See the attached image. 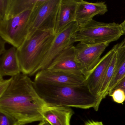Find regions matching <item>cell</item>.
I'll return each instance as SVG.
<instances>
[{
	"label": "cell",
	"mask_w": 125,
	"mask_h": 125,
	"mask_svg": "<svg viewBox=\"0 0 125 125\" xmlns=\"http://www.w3.org/2000/svg\"><path fill=\"white\" fill-rule=\"evenodd\" d=\"M21 73L17 50L13 47L1 55L0 61V77L5 76L12 77Z\"/></svg>",
	"instance_id": "cell-15"
},
{
	"label": "cell",
	"mask_w": 125,
	"mask_h": 125,
	"mask_svg": "<svg viewBox=\"0 0 125 125\" xmlns=\"http://www.w3.org/2000/svg\"><path fill=\"white\" fill-rule=\"evenodd\" d=\"M85 125H104L103 123L99 121H88L85 123Z\"/></svg>",
	"instance_id": "cell-25"
},
{
	"label": "cell",
	"mask_w": 125,
	"mask_h": 125,
	"mask_svg": "<svg viewBox=\"0 0 125 125\" xmlns=\"http://www.w3.org/2000/svg\"><path fill=\"white\" fill-rule=\"evenodd\" d=\"M0 125H24V124L15 117L0 110Z\"/></svg>",
	"instance_id": "cell-19"
},
{
	"label": "cell",
	"mask_w": 125,
	"mask_h": 125,
	"mask_svg": "<svg viewBox=\"0 0 125 125\" xmlns=\"http://www.w3.org/2000/svg\"><path fill=\"white\" fill-rule=\"evenodd\" d=\"M74 112L70 107L46 105L42 114L44 120L51 125H71V118Z\"/></svg>",
	"instance_id": "cell-14"
},
{
	"label": "cell",
	"mask_w": 125,
	"mask_h": 125,
	"mask_svg": "<svg viewBox=\"0 0 125 125\" xmlns=\"http://www.w3.org/2000/svg\"><path fill=\"white\" fill-rule=\"evenodd\" d=\"M34 82L57 85L78 86L85 84L86 78L83 76L44 69L37 72Z\"/></svg>",
	"instance_id": "cell-10"
},
{
	"label": "cell",
	"mask_w": 125,
	"mask_h": 125,
	"mask_svg": "<svg viewBox=\"0 0 125 125\" xmlns=\"http://www.w3.org/2000/svg\"><path fill=\"white\" fill-rule=\"evenodd\" d=\"M13 77L8 79H4L0 77V96L2 95L8 89L12 81Z\"/></svg>",
	"instance_id": "cell-21"
},
{
	"label": "cell",
	"mask_w": 125,
	"mask_h": 125,
	"mask_svg": "<svg viewBox=\"0 0 125 125\" xmlns=\"http://www.w3.org/2000/svg\"><path fill=\"white\" fill-rule=\"evenodd\" d=\"M116 46L108 52L101 58L95 68L86 78L87 85L94 95L99 96V93L107 69L115 53Z\"/></svg>",
	"instance_id": "cell-11"
},
{
	"label": "cell",
	"mask_w": 125,
	"mask_h": 125,
	"mask_svg": "<svg viewBox=\"0 0 125 125\" xmlns=\"http://www.w3.org/2000/svg\"><path fill=\"white\" fill-rule=\"evenodd\" d=\"M79 26L76 21L69 25L61 32L56 34L45 58L34 73L46 69L66 48L74 43L72 36L77 30Z\"/></svg>",
	"instance_id": "cell-8"
},
{
	"label": "cell",
	"mask_w": 125,
	"mask_h": 125,
	"mask_svg": "<svg viewBox=\"0 0 125 125\" xmlns=\"http://www.w3.org/2000/svg\"><path fill=\"white\" fill-rule=\"evenodd\" d=\"M61 0H38L32 11L29 21L27 39L36 31L41 30H54L58 11Z\"/></svg>",
	"instance_id": "cell-5"
},
{
	"label": "cell",
	"mask_w": 125,
	"mask_h": 125,
	"mask_svg": "<svg viewBox=\"0 0 125 125\" xmlns=\"http://www.w3.org/2000/svg\"><path fill=\"white\" fill-rule=\"evenodd\" d=\"M78 0H61L55 23V32H61L69 25L75 21Z\"/></svg>",
	"instance_id": "cell-13"
},
{
	"label": "cell",
	"mask_w": 125,
	"mask_h": 125,
	"mask_svg": "<svg viewBox=\"0 0 125 125\" xmlns=\"http://www.w3.org/2000/svg\"><path fill=\"white\" fill-rule=\"evenodd\" d=\"M124 34L120 24L99 22L93 19L84 25L79 26L72 39L74 43L109 44L117 41Z\"/></svg>",
	"instance_id": "cell-4"
},
{
	"label": "cell",
	"mask_w": 125,
	"mask_h": 125,
	"mask_svg": "<svg viewBox=\"0 0 125 125\" xmlns=\"http://www.w3.org/2000/svg\"><path fill=\"white\" fill-rule=\"evenodd\" d=\"M110 96L112 97L115 102L118 104H122L125 101V92L121 89H117L114 90Z\"/></svg>",
	"instance_id": "cell-20"
},
{
	"label": "cell",
	"mask_w": 125,
	"mask_h": 125,
	"mask_svg": "<svg viewBox=\"0 0 125 125\" xmlns=\"http://www.w3.org/2000/svg\"><path fill=\"white\" fill-rule=\"evenodd\" d=\"M7 43L0 37V55L5 53L6 51L5 49V44Z\"/></svg>",
	"instance_id": "cell-24"
},
{
	"label": "cell",
	"mask_w": 125,
	"mask_h": 125,
	"mask_svg": "<svg viewBox=\"0 0 125 125\" xmlns=\"http://www.w3.org/2000/svg\"><path fill=\"white\" fill-rule=\"evenodd\" d=\"M12 77L8 88L0 96V110L24 125L44 120L42 112L47 105L36 90L34 81L22 73Z\"/></svg>",
	"instance_id": "cell-1"
},
{
	"label": "cell",
	"mask_w": 125,
	"mask_h": 125,
	"mask_svg": "<svg viewBox=\"0 0 125 125\" xmlns=\"http://www.w3.org/2000/svg\"><path fill=\"white\" fill-rule=\"evenodd\" d=\"M116 64L114 76L110 84L108 93L125 76V38L115 45Z\"/></svg>",
	"instance_id": "cell-16"
},
{
	"label": "cell",
	"mask_w": 125,
	"mask_h": 125,
	"mask_svg": "<svg viewBox=\"0 0 125 125\" xmlns=\"http://www.w3.org/2000/svg\"><path fill=\"white\" fill-rule=\"evenodd\" d=\"M56 35L54 30L37 31L17 49L22 73L34 75L45 58Z\"/></svg>",
	"instance_id": "cell-3"
},
{
	"label": "cell",
	"mask_w": 125,
	"mask_h": 125,
	"mask_svg": "<svg viewBox=\"0 0 125 125\" xmlns=\"http://www.w3.org/2000/svg\"><path fill=\"white\" fill-rule=\"evenodd\" d=\"M46 69L84 77L82 67L76 59L74 46L73 45L66 48L57 56Z\"/></svg>",
	"instance_id": "cell-9"
},
{
	"label": "cell",
	"mask_w": 125,
	"mask_h": 125,
	"mask_svg": "<svg viewBox=\"0 0 125 125\" xmlns=\"http://www.w3.org/2000/svg\"><path fill=\"white\" fill-rule=\"evenodd\" d=\"M38 0H9L6 19L20 14L26 11H32Z\"/></svg>",
	"instance_id": "cell-17"
},
{
	"label": "cell",
	"mask_w": 125,
	"mask_h": 125,
	"mask_svg": "<svg viewBox=\"0 0 125 125\" xmlns=\"http://www.w3.org/2000/svg\"><path fill=\"white\" fill-rule=\"evenodd\" d=\"M9 0H0V21L5 19L8 9Z\"/></svg>",
	"instance_id": "cell-22"
},
{
	"label": "cell",
	"mask_w": 125,
	"mask_h": 125,
	"mask_svg": "<svg viewBox=\"0 0 125 125\" xmlns=\"http://www.w3.org/2000/svg\"><path fill=\"white\" fill-rule=\"evenodd\" d=\"M38 125H51L48 121L45 120L42 121L40 122V123Z\"/></svg>",
	"instance_id": "cell-26"
},
{
	"label": "cell",
	"mask_w": 125,
	"mask_h": 125,
	"mask_svg": "<svg viewBox=\"0 0 125 125\" xmlns=\"http://www.w3.org/2000/svg\"><path fill=\"white\" fill-rule=\"evenodd\" d=\"M109 44H90L79 42L74 46L76 59L82 67L85 78L98 65L101 55Z\"/></svg>",
	"instance_id": "cell-7"
},
{
	"label": "cell",
	"mask_w": 125,
	"mask_h": 125,
	"mask_svg": "<svg viewBox=\"0 0 125 125\" xmlns=\"http://www.w3.org/2000/svg\"><path fill=\"white\" fill-rule=\"evenodd\" d=\"M108 11L104 2L91 3L78 0L75 21L79 26H82L93 20L97 15H104Z\"/></svg>",
	"instance_id": "cell-12"
},
{
	"label": "cell",
	"mask_w": 125,
	"mask_h": 125,
	"mask_svg": "<svg viewBox=\"0 0 125 125\" xmlns=\"http://www.w3.org/2000/svg\"><path fill=\"white\" fill-rule=\"evenodd\" d=\"M115 64L116 56L115 52L114 57L107 69L98 96L101 101H102V99L104 98L107 95L109 94L108 89L110 84L115 74Z\"/></svg>",
	"instance_id": "cell-18"
},
{
	"label": "cell",
	"mask_w": 125,
	"mask_h": 125,
	"mask_svg": "<svg viewBox=\"0 0 125 125\" xmlns=\"http://www.w3.org/2000/svg\"><path fill=\"white\" fill-rule=\"evenodd\" d=\"M32 11H24L0 21V36L17 49L27 38L29 21Z\"/></svg>",
	"instance_id": "cell-6"
},
{
	"label": "cell",
	"mask_w": 125,
	"mask_h": 125,
	"mask_svg": "<svg viewBox=\"0 0 125 125\" xmlns=\"http://www.w3.org/2000/svg\"><path fill=\"white\" fill-rule=\"evenodd\" d=\"M117 89H121L124 91L125 93V76L117 83V84L109 93V96L111 95L112 93L115 90Z\"/></svg>",
	"instance_id": "cell-23"
},
{
	"label": "cell",
	"mask_w": 125,
	"mask_h": 125,
	"mask_svg": "<svg viewBox=\"0 0 125 125\" xmlns=\"http://www.w3.org/2000/svg\"><path fill=\"white\" fill-rule=\"evenodd\" d=\"M36 90L47 106L94 108L97 111L101 100L91 93L87 84L78 86L57 85L34 81Z\"/></svg>",
	"instance_id": "cell-2"
},
{
	"label": "cell",
	"mask_w": 125,
	"mask_h": 125,
	"mask_svg": "<svg viewBox=\"0 0 125 125\" xmlns=\"http://www.w3.org/2000/svg\"><path fill=\"white\" fill-rule=\"evenodd\" d=\"M122 27V29H123V31L125 35V19L124 21L122 23L120 24Z\"/></svg>",
	"instance_id": "cell-27"
}]
</instances>
